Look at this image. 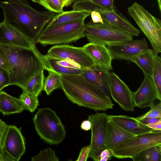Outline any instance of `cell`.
<instances>
[{
	"label": "cell",
	"mask_w": 161,
	"mask_h": 161,
	"mask_svg": "<svg viewBox=\"0 0 161 161\" xmlns=\"http://www.w3.org/2000/svg\"><path fill=\"white\" fill-rule=\"evenodd\" d=\"M4 21L12 25L34 43L46 25L56 14L35 9L26 0L0 1Z\"/></svg>",
	"instance_id": "obj_1"
},
{
	"label": "cell",
	"mask_w": 161,
	"mask_h": 161,
	"mask_svg": "<svg viewBox=\"0 0 161 161\" xmlns=\"http://www.w3.org/2000/svg\"><path fill=\"white\" fill-rule=\"evenodd\" d=\"M0 47L8 59L9 85L23 90L33 77L45 70L43 55L36 45L27 48L0 44Z\"/></svg>",
	"instance_id": "obj_2"
},
{
	"label": "cell",
	"mask_w": 161,
	"mask_h": 161,
	"mask_svg": "<svg viewBox=\"0 0 161 161\" xmlns=\"http://www.w3.org/2000/svg\"><path fill=\"white\" fill-rule=\"evenodd\" d=\"M61 88L67 99L78 106L95 111L113 108L114 104L110 97L81 74L61 75Z\"/></svg>",
	"instance_id": "obj_3"
},
{
	"label": "cell",
	"mask_w": 161,
	"mask_h": 161,
	"mask_svg": "<svg viewBox=\"0 0 161 161\" xmlns=\"http://www.w3.org/2000/svg\"><path fill=\"white\" fill-rule=\"evenodd\" d=\"M33 121L37 134L45 142L58 145L65 138L64 127L56 112L51 108L39 109Z\"/></svg>",
	"instance_id": "obj_4"
},
{
	"label": "cell",
	"mask_w": 161,
	"mask_h": 161,
	"mask_svg": "<svg viewBox=\"0 0 161 161\" xmlns=\"http://www.w3.org/2000/svg\"><path fill=\"white\" fill-rule=\"evenodd\" d=\"M85 20L46 26L40 34L36 42L45 47L76 42L85 36Z\"/></svg>",
	"instance_id": "obj_5"
},
{
	"label": "cell",
	"mask_w": 161,
	"mask_h": 161,
	"mask_svg": "<svg viewBox=\"0 0 161 161\" xmlns=\"http://www.w3.org/2000/svg\"><path fill=\"white\" fill-rule=\"evenodd\" d=\"M128 14L149 40L156 54L161 52V21L136 2L128 8Z\"/></svg>",
	"instance_id": "obj_6"
},
{
	"label": "cell",
	"mask_w": 161,
	"mask_h": 161,
	"mask_svg": "<svg viewBox=\"0 0 161 161\" xmlns=\"http://www.w3.org/2000/svg\"><path fill=\"white\" fill-rule=\"evenodd\" d=\"M85 33L89 42L106 46L133 40L131 36L105 21L101 24L91 20L85 25Z\"/></svg>",
	"instance_id": "obj_7"
},
{
	"label": "cell",
	"mask_w": 161,
	"mask_h": 161,
	"mask_svg": "<svg viewBox=\"0 0 161 161\" xmlns=\"http://www.w3.org/2000/svg\"><path fill=\"white\" fill-rule=\"evenodd\" d=\"M158 145H161V130H152L136 136L112 150L113 156L118 159L132 158L145 149Z\"/></svg>",
	"instance_id": "obj_8"
},
{
	"label": "cell",
	"mask_w": 161,
	"mask_h": 161,
	"mask_svg": "<svg viewBox=\"0 0 161 161\" xmlns=\"http://www.w3.org/2000/svg\"><path fill=\"white\" fill-rule=\"evenodd\" d=\"M88 119L91 123L90 150L88 158L99 161L101 152L107 148V141L110 120L105 113H99L89 115Z\"/></svg>",
	"instance_id": "obj_9"
},
{
	"label": "cell",
	"mask_w": 161,
	"mask_h": 161,
	"mask_svg": "<svg viewBox=\"0 0 161 161\" xmlns=\"http://www.w3.org/2000/svg\"><path fill=\"white\" fill-rule=\"evenodd\" d=\"M47 54L53 57L72 61L86 69L90 67L94 64L82 47L68 44L55 45L48 50Z\"/></svg>",
	"instance_id": "obj_10"
},
{
	"label": "cell",
	"mask_w": 161,
	"mask_h": 161,
	"mask_svg": "<svg viewBox=\"0 0 161 161\" xmlns=\"http://www.w3.org/2000/svg\"><path fill=\"white\" fill-rule=\"evenodd\" d=\"M110 95L121 108L126 111L134 110L132 91L127 85L114 72L108 73Z\"/></svg>",
	"instance_id": "obj_11"
},
{
	"label": "cell",
	"mask_w": 161,
	"mask_h": 161,
	"mask_svg": "<svg viewBox=\"0 0 161 161\" xmlns=\"http://www.w3.org/2000/svg\"><path fill=\"white\" fill-rule=\"evenodd\" d=\"M107 47L112 60H125L132 62L136 56L149 47L143 38L107 46Z\"/></svg>",
	"instance_id": "obj_12"
},
{
	"label": "cell",
	"mask_w": 161,
	"mask_h": 161,
	"mask_svg": "<svg viewBox=\"0 0 161 161\" xmlns=\"http://www.w3.org/2000/svg\"><path fill=\"white\" fill-rule=\"evenodd\" d=\"M14 161H18L26 150L25 138L20 128L11 125H8L2 149Z\"/></svg>",
	"instance_id": "obj_13"
},
{
	"label": "cell",
	"mask_w": 161,
	"mask_h": 161,
	"mask_svg": "<svg viewBox=\"0 0 161 161\" xmlns=\"http://www.w3.org/2000/svg\"><path fill=\"white\" fill-rule=\"evenodd\" d=\"M132 96L134 107L140 108H151L155 100L161 99L152 78L146 75L140 87L132 92Z\"/></svg>",
	"instance_id": "obj_14"
},
{
	"label": "cell",
	"mask_w": 161,
	"mask_h": 161,
	"mask_svg": "<svg viewBox=\"0 0 161 161\" xmlns=\"http://www.w3.org/2000/svg\"><path fill=\"white\" fill-rule=\"evenodd\" d=\"M0 44L27 48L36 45L20 31L4 21L0 23Z\"/></svg>",
	"instance_id": "obj_15"
},
{
	"label": "cell",
	"mask_w": 161,
	"mask_h": 161,
	"mask_svg": "<svg viewBox=\"0 0 161 161\" xmlns=\"http://www.w3.org/2000/svg\"><path fill=\"white\" fill-rule=\"evenodd\" d=\"M110 71L94 64L86 69L81 74L87 80L101 90L107 97H110L108 73Z\"/></svg>",
	"instance_id": "obj_16"
},
{
	"label": "cell",
	"mask_w": 161,
	"mask_h": 161,
	"mask_svg": "<svg viewBox=\"0 0 161 161\" xmlns=\"http://www.w3.org/2000/svg\"><path fill=\"white\" fill-rule=\"evenodd\" d=\"M82 47L95 64L110 71L112 70V59L107 47L89 42Z\"/></svg>",
	"instance_id": "obj_17"
},
{
	"label": "cell",
	"mask_w": 161,
	"mask_h": 161,
	"mask_svg": "<svg viewBox=\"0 0 161 161\" xmlns=\"http://www.w3.org/2000/svg\"><path fill=\"white\" fill-rule=\"evenodd\" d=\"M104 21L132 36H137L140 31L121 13L114 8L100 13Z\"/></svg>",
	"instance_id": "obj_18"
},
{
	"label": "cell",
	"mask_w": 161,
	"mask_h": 161,
	"mask_svg": "<svg viewBox=\"0 0 161 161\" xmlns=\"http://www.w3.org/2000/svg\"><path fill=\"white\" fill-rule=\"evenodd\" d=\"M110 119L126 131L136 136L148 132L153 129L136 119L125 115H109Z\"/></svg>",
	"instance_id": "obj_19"
},
{
	"label": "cell",
	"mask_w": 161,
	"mask_h": 161,
	"mask_svg": "<svg viewBox=\"0 0 161 161\" xmlns=\"http://www.w3.org/2000/svg\"><path fill=\"white\" fill-rule=\"evenodd\" d=\"M136 136L123 129L110 120L107 141V148L113 150Z\"/></svg>",
	"instance_id": "obj_20"
},
{
	"label": "cell",
	"mask_w": 161,
	"mask_h": 161,
	"mask_svg": "<svg viewBox=\"0 0 161 161\" xmlns=\"http://www.w3.org/2000/svg\"><path fill=\"white\" fill-rule=\"evenodd\" d=\"M24 110L20 98L13 97L3 91L0 92V112L3 115L19 113Z\"/></svg>",
	"instance_id": "obj_21"
},
{
	"label": "cell",
	"mask_w": 161,
	"mask_h": 161,
	"mask_svg": "<svg viewBox=\"0 0 161 161\" xmlns=\"http://www.w3.org/2000/svg\"><path fill=\"white\" fill-rule=\"evenodd\" d=\"M156 54L153 49L148 48L136 56L132 62L136 64L141 69L144 75L152 78Z\"/></svg>",
	"instance_id": "obj_22"
},
{
	"label": "cell",
	"mask_w": 161,
	"mask_h": 161,
	"mask_svg": "<svg viewBox=\"0 0 161 161\" xmlns=\"http://www.w3.org/2000/svg\"><path fill=\"white\" fill-rule=\"evenodd\" d=\"M91 12L86 10H72L62 12L56 14L47 26H51L81 19H85Z\"/></svg>",
	"instance_id": "obj_23"
},
{
	"label": "cell",
	"mask_w": 161,
	"mask_h": 161,
	"mask_svg": "<svg viewBox=\"0 0 161 161\" xmlns=\"http://www.w3.org/2000/svg\"><path fill=\"white\" fill-rule=\"evenodd\" d=\"M45 77L42 71L33 77L28 82L23 91L38 97L43 90Z\"/></svg>",
	"instance_id": "obj_24"
},
{
	"label": "cell",
	"mask_w": 161,
	"mask_h": 161,
	"mask_svg": "<svg viewBox=\"0 0 161 161\" xmlns=\"http://www.w3.org/2000/svg\"><path fill=\"white\" fill-rule=\"evenodd\" d=\"M132 159L134 161H161V145L147 148Z\"/></svg>",
	"instance_id": "obj_25"
},
{
	"label": "cell",
	"mask_w": 161,
	"mask_h": 161,
	"mask_svg": "<svg viewBox=\"0 0 161 161\" xmlns=\"http://www.w3.org/2000/svg\"><path fill=\"white\" fill-rule=\"evenodd\" d=\"M47 71L48 74L44 80L43 90L49 95L54 90L61 88V75L52 71Z\"/></svg>",
	"instance_id": "obj_26"
},
{
	"label": "cell",
	"mask_w": 161,
	"mask_h": 161,
	"mask_svg": "<svg viewBox=\"0 0 161 161\" xmlns=\"http://www.w3.org/2000/svg\"><path fill=\"white\" fill-rule=\"evenodd\" d=\"M74 10H86L91 12L94 11L102 12L110 10L101 7L93 3L91 0H78L75 1L73 6Z\"/></svg>",
	"instance_id": "obj_27"
},
{
	"label": "cell",
	"mask_w": 161,
	"mask_h": 161,
	"mask_svg": "<svg viewBox=\"0 0 161 161\" xmlns=\"http://www.w3.org/2000/svg\"><path fill=\"white\" fill-rule=\"evenodd\" d=\"M152 79L159 96L161 97V58L156 54Z\"/></svg>",
	"instance_id": "obj_28"
},
{
	"label": "cell",
	"mask_w": 161,
	"mask_h": 161,
	"mask_svg": "<svg viewBox=\"0 0 161 161\" xmlns=\"http://www.w3.org/2000/svg\"><path fill=\"white\" fill-rule=\"evenodd\" d=\"M22 100L25 110L31 113L34 112L39 105L38 97L28 93L25 92L19 96Z\"/></svg>",
	"instance_id": "obj_29"
},
{
	"label": "cell",
	"mask_w": 161,
	"mask_h": 161,
	"mask_svg": "<svg viewBox=\"0 0 161 161\" xmlns=\"http://www.w3.org/2000/svg\"><path fill=\"white\" fill-rule=\"evenodd\" d=\"M59 158L51 148L41 150L37 155L31 158V161H58Z\"/></svg>",
	"instance_id": "obj_30"
},
{
	"label": "cell",
	"mask_w": 161,
	"mask_h": 161,
	"mask_svg": "<svg viewBox=\"0 0 161 161\" xmlns=\"http://www.w3.org/2000/svg\"><path fill=\"white\" fill-rule=\"evenodd\" d=\"M151 109L144 114L136 118L138 120L145 118H161V103L160 102L155 105H154Z\"/></svg>",
	"instance_id": "obj_31"
},
{
	"label": "cell",
	"mask_w": 161,
	"mask_h": 161,
	"mask_svg": "<svg viewBox=\"0 0 161 161\" xmlns=\"http://www.w3.org/2000/svg\"><path fill=\"white\" fill-rule=\"evenodd\" d=\"M47 9L49 11L59 13L63 11V7L58 0H46Z\"/></svg>",
	"instance_id": "obj_32"
},
{
	"label": "cell",
	"mask_w": 161,
	"mask_h": 161,
	"mask_svg": "<svg viewBox=\"0 0 161 161\" xmlns=\"http://www.w3.org/2000/svg\"><path fill=\"white\" fill-rule=\"evenodd\" d=\"M9 85V77L6 71L0 68V91Z\"/></svg>",
	"instance_id": "obj_33"
},
{
	"label": "cell",
	"mask_w": 161,
	"mask_h": 161,
	"mask_svg": "<svg viewBox=\"0 0 161 161\" xmlns=\"http://www.w3.org/2000/svg\"><path fill=\"white\" fill-rule=\"evenodd\" d=\"M0 68L8 72L9 63L7 56L0 47Z\"/></svg>",
	"instance_id": "obj_34"
},
{
	"label": "cell",
	"mask_w": 161,
	"mask_h": 161,
	"mask_svg": "<svg viewBox=\"0 0 161 161\" xmlns=\"http://www.w3.org/2000/svg\"><path fill=\"white\" fill-rule=\"evenodd\" d=\"M90 150V145L83 147L76 161H86L88 158Z\"/></svg>",
	"instance_id": "obj_35"
},
{
	"label": "cell",
	"mask_w": 161,
	"mask_h": 161,
	"mask_svg": "<svg viewBox=\"0 0 161 161\" xmlns=\"http://www.w3.org/2000/svg\"><path fill=\"white\" fill-rule=\"evenodd\" d=\"M93 3L104 8L110 9L114 8V0H91Z\"/></svg>",
	"instance_id": "obj_36"
},
{
	"label": "cell",
	"mask_w": 161,
	"mask_h": 161,
	"mask_svg": "<svg viewBox=\"0 0 161 161\" xmlns=\"http://www.w3.org/2000/svg\"><path fill=\"white\" fill-rule=\"evenodd\" d=\"M8 125L0 118V150L2 149Z\"/></svg>",
	"instance_id": "obj_37"
},
{
	"label": "cell",
	"mask_w": 161,
	"mask_h": 161,
	"mask_svg": "<svg viewBox=\"0 0 161 161\" xmlns=\"http://www.w3.org/2000/svg\"><path fill=\"white\" fill-rule=\"evenodd\" d=\"M113 156L112 150L106 148L103 150L100 153L99 161H107L111 159Z\"/></svg>",
	"instance_id": "obj_38"
},
{
	"label": "cell",
	"mask_w": 161,
	"mask_h": 161,
	"mask_svg": "<svg viewBox=\"0 0 161 161\" xmlns=\"http://www.w3.org/2000/svg\"><path fill=\"white\" fill-rule=\"evenodd\" d=\"M92 21L96 23L103 24L104 21L103 19L101 14L98 12L92 11L90 13Z\"/></svg>",
	"instance_id": "obj_39"
},
{
	"label": "cell",
	"mask_w": 161,
	"mask_h": 161,
	"mask_svg": "<svg viewBox=\"0 0 161 161\" xmlns=\"http://www.w3.org/2000/svg\"><path fill=\"white\" fill-rule=\"evenodd\" d=\"M139 120L142 124L146 125L148 124L157 123L161 121V118H145Z\"/></svg>",
	"instance_id": "obj_40"
},
{
	"label": "cell",
	"mask_w": 161,
	"mask_h": 161,
	"mask_svg": "<svg viewBox=\"0 0 161 161\" xmlns=\"http://www.w3.org/2000/svg\"><path fill=\"white\" fill-rule=\"evenodd\" d=\"M0 161H14L13 159L3 149L0 150Z\"/></svg>",
	"instance_id": "obj_41"
},
{
	"label": "cell",
	"mask_w": 161,
	"mask_h": 161,
	"mask_svg": "<svg viewBox=\"0 0 161 161\" xmlns=\"http://www.w3.org/2000/svg\"><path fill=\"white\" fill-rule=\"evenodd\" d=\"M91 123L88 119L83 121L80 125L81 129L85 131H88L91 129Z\"/></svg>",
	"instance_id": "obj_42"
},
{
	"label": "cell",
	"mask_w": 161,
	"mask_h": 161,
	"mask_svg": "<svg viewBox=\"0 0 161 161\" xmlns=\"http://www.w3.org/2000/svg\"><path fill=\"white\" fill-rule=\"evenodd\" d=\"M146 125L153 130H161V121L157 123L148 124Z\"/></svg>",
	"instance_id": "obj_43"
},
{
	"label": "cell",
	"mask_w": 161,
	"mask_h": 161,
	"mask_svg": "<svg viewBox=\"0 0 161 161\" xmlns=\"http://www.w3.org/2000/svg\"><path fill=\"white\" fill-rule=\"evenodd\" d=\"M59 3L64 7L70 6L75 0H58Z\"/></svg>",
	"instance_id": "obj_44"
},
{
	"label": "cell",
	"mask_w": 161,
	"mask_h": 161,
	"mask_svg": "<svg viewBox=\"0 0 161 161\" xmlns=\"http://www.w3.org/2000/svg\"><path fill=\"white\" fill-rule=\"evenodd\" d=\"M33 2L38 3L43 6L45 8L47 9V6L46 0H31Z\"/></svg>",
	"instance_id": "obj_45"
},
{
	"label": "cell",
	"mask_w": 161,
	"mask_h": 161,
	"mask_svg": "<svg viewBox=\"0 0 161 161\" xmlns=\"http://www.w3.org/2000/svg\"><path fill=\"white\" fill-rule=\"evenodd\" d=\"M158 6L160 12L161 11V0H157Z\"/></svg>",
	"instance_id": "obj_46"
}]
</instances>
